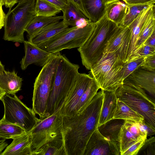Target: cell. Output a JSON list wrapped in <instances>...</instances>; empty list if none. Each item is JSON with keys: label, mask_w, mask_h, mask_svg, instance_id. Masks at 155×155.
<instances>
[{"label": "cell", "mask_w": 155, "mask_h": 155, "mask_svg": "<svg viewBox=\"0 0 155 155\" xmlns=\"http://www.w3.org/2000/svg\"><path fill=\"white\" fill-rule=\"evenodd\" d=\"M103 98L101 90L80 114L70 117H61L66 155H83L88 140L98 127Z\"/></svg>", "instance_id": "6da1fadb"}, {"label": "cell", "mask_w": 155, "mask_h": 155, "mask_svg": "<svg viewBox=\"0 0 155 155\" xmlns=\"http://www.w3.org/2000/svg\"><path fill=\"white\" fill-rule=\"evenodd\" d=\"M79 66L61 54L45 111L46 117L56 113L62 104L79 74Z\"/></svg>", "instance_id": "7a4b0ae2"}, {"label": "cell", "mask_w": 155, "mask_h": 155, "mask_svg": "<svg viewBox=\"0 0 155 155\" xmlns=\"http://www.w3.org/2000/svg\"><path fill=\"white\" fill-rule=\"evenodd\" d=\"M118 25L109 20L105 14L96 22L90 36L78 50L83 65L88 70L101 58L110 37Z\"/></svg>", "instance_id": "3957f363"}, {"label": "cell", "mask_w": 155, "mask_h": 155, "mask_svg": "<svg viewBox=\"0 0 155 155\" xmlns=\"http://www.w3.org/2000/svg\"><path fill=\"white\" fill-rule=\"evenodd\" d=\"M123 64L115 52L106 53L90 70L89 74L101 90L115 92L123 84Z\"/></svg>", "instance_id": "277c9868"}, {"label": "cell", "mask_w": 155, "mask_h": 155, "mask_svg": "<svg viewBox=\"0 0 155 155\" xmlns=\"http://www.w3.org/2000/svg\"><path fill=\"white\" fill-rule=\"evenodd\" d=\"M36 0H21L5 15L3 39L20 43L24 41V33L28 23L36 16Z\"/></svg>", "instance_id": "5b68a950"}, {"label": "cell", "mask_w": 155, "mask_h": 155, "mask_svg": "<svg viewBox=\"0 0 155 155\" xmlns=\"http://www.w3.org/2000/svg\"><path fill=\"white\" fill-rule=\"evenodd\" d=\"M118 100L142 115L147 125L155 130L154 101L143 89L123 84L115 92Z\"/></svg>", "instance_id": "8992f818"}, {"label": "cell", "mask_w": 155, "mask_h": 155, "mask_svg": "<svg viewBox=\"0 0 155 155\" xmlns=\"http://www.w3.org/2000/svg\"><path fill=\"white\" fill-rule=\"evenodd\" d=\"M53 54L48 61L42 67L34 84L32 110L40 119L46 117L45 111L51 89L55 71L61 54Z\"/></svg>", "instance_id": "52a82bcc"}, {"label": "cell", "mask_w": 155, "mask_h": 155, "mask_svg": "<svg viewBox=\"0 0 155 155\" xmlns=\"http://www.w3.org/2000/svg\"><path fill=\"white\" fill-rule=\"evenodd\" d=\"M96 23L92 22L83 28L77 26L68 28L54 38L37 45L41 49L52 54L65 49L79 48L92 33Z\"/></svg>", "instance_id": "ba28073f"}, {"label": "cell", "mask_w": 155, "mask_h": 155, "mask_svg": "<svg viewBox=\"0 0 155 155\" xmlns=\"http://www.w3.org/2000/svg\"><path fill=\"white\" fill-rule=\"evenodd\" d=\"M61 116L57 113L43 119H39L29 132L31 139V155L45 144L62 141Z\"/></svg>", "instance_id": "9c48e42d"}, {"label": "cell", "mask_w": 155, "mask_h": 155, "mask_svg": "<svg viewBox=\"0 0 155 155\" xmlns=\"http://www.w3.org/2000/svg\"><path fill=\"white\" fill-rule=\"evenodd\" d=\"M1 101L4 108L3 119L18 125L27 132H30L39 120L32 109L28 107L16 94L12 97L6 94Z\"/></svg>", "instance_id": "30bf717a"}, {"label": "cell", "mask_w": 155, "mask_h": 155, "mask_svg": "<svg viewBox=\"0 0 155 155\" xmlns=\"http://www.w3.org/2000/svg\"><path fill=\"white\" fill-rule=\"evenodd\" d=\"M92 78L90 74L79 73L62 104L56 113L61 117H70L76 115V108L80 98Z\"/></svg>", "instance_id": "8fae6325"}, {"label": "cell", "mask_w": 155, "mask_h": 155, "mask_svg": "<svg viewBox=\"0 0 155 155\" xmlns=\"http://www.w3.org/2000/svg\"><path fill=\"white\" fill-rule=\"evenodd\" d=\"M155 15V4L144 8L128 26L130 29L129 44L126 63L137 58L136 46L140 32L147 21Z\"/></svg>", "instance_id": "7c38bea8"}, {"label": "cell", "mask_w": 155, "mask_h": 155, "mask_svg": "<svg viewBox=\"0 0 155 155\" xmlns=\"http://www.w3.org/2000/svg\"><path fill=\"white\" fill-rule=\"evenodd\" d=\"M120 155L119 144L103 136L98 127L93 133L86 145L83 155Z\"/></svg>", "instance_id": "4fadbf2b"}, {"label": "cell", "mask_w": 155, "mask_h": 155, "mask_svg": "<svg viewBox=\"0 0 155 155\" xmlns=\"http://www.w3.org/2000/svg\"><path fill=\"white\" fill-rule=\"evenodd\" d=\"M130 31L128 26L118 25L107 42L103 54L115 52L123 63H126L129 43Z\"/></svg>", "instance_id": "5bb4252c"}, {"label": "cell", "mask_w": 155, "mask_h": 155, "mask_svg": "<svg viewBox=\"0 0 155 155\" xmlns=\"http://www.w3.org/2000/svg\"><path fill=\"white\" fill-rule=\"evenodd\" d=\"M138 121L124 120L121 127L120 136V155L138 141L147 139V133L140 126Z\"/></svg>", "instance_id": "9a60e30c"}, {"label": "cell", "mask_w": 155, "mask_h": 155, "mask_svg": "<svg viewBox=\"0 0 155 155\" xmlns=\"http://www.w3.org/2000/svg\"><path fill=\"white\" fill-rule=\"evenodd\" d=\"M123 84L140 87L148 92L155 99V71L140 67L125 78Z\"/></svg>", "instance_id": "2e32d148"}, {"label": "cell", "mask_w": 155, "mask_h": 155, "mask_svg": "<svg viewBox=\"0 0 155 155\" xmlns=\"http://www.w3.org/2000/svg\"><path fill=\"white\" fill-rule=\"evenodd\" d=\"M25 55L20 63L22 70H25L31 64L43 67L50 60L53 54L48 52L28 41L23 42Z\"/></svg>", "instance_id": "e0dca14e"}, {"label": "cell", "mask_w": 155, "mask_h": 155, "mask_svg": "<svg viewBox=\"0 0 155 155\" xmlns=\"http://www.w3.org/2000/svg\"><path fill=\"white\" fill-rule=\"evenodd\" d=\"M11 143L8 145L0 155H31V139L29 132L13 137Z\"/></svg>", "instance_id": "ac0fdd59"}, {"label": "cell", "mask_w": 155, "mask_h": 155, "mask_svg": "<svg viewBox=\"0 0 155 155\" xmlns=\"http://www.w3.org/2000/svg\"><path fill=\"white\" fill-rule=\"evenodd\" d=\"M102 90L103 98L98 126L113 119L118 100L115 92Z\"/></svg>", "instance_id": "d6986e66"}, {"label": "cell", "mask_w": 155, "mask_h": 155, "mask_svg": "<svg viewBox=\"0 0 155 155\" xmlns=\"http://www.w3.org/2000/svg\"><path fill=\"white\" fill-rule=\"evenodd\" d=\"M22 79L15 71H3L0 73V87L6 94L14 95L20 91Z\"/></svg>", "instance_id": "ffe728a7"}, {"label": "cell", "mask_w": 155, "mask_h": 155, "mask_svg": "<svg viewBox=\"0 0 155 155\" xmlns=\"http://www.w3.org/2000/svg\"><path fill=\"white\" fill-rule=\"evenodd\" d=\"M68 28V26L62 21L51 23L44 28L31 42L37 45L45 42L55 37Z\"/></svg>", "instance_id": "44dd1931"}, {"label": "cell", "mask_w": 155, "mask_h": 155, "mask_svg": "<svg viewBox=\"0 0 155 155\" xmlns=\"http://www.w3.org/2000/svg\"><path fill=\"white\" fill-rule=\"evenodd\" d=\"M62 19V16L52 17L36 16L28 23L25 30L28 34V41L31 42L39 32L49 24Z\"/></svg>", "instance_id": "7402d4cb"}, {"label": "cell", "mask_w": 155, "mask_h": 155, "mask_svg": "<svg viewBox=\"0 0 155 155\" xmlns=\"http://www.w3.org/2000/svg\"><path fill=\"white\" fill-rule=\"evenodd\" d=\"M124 120L113 119L99 126L98 129L104 137L119 144L120 131Z\"/></svg>", "instance_id": "603a6c76"}, {"label": "cell", "mask_w": 155, "mask_h": 155, "mask_svg": "<svg viewBox=\"0 0 155 155\" xmlns=\"http://www.w3.org/2000/svg\"><path fill=\"white\" fill-rule=\"evenodd\" d=\"M129 9V7L124 2L120 0L106 5L105 14L109 20L120 25Z\"/></svg>", "instance_id": "cb8c5ba5"}, {"label": "cell", "mask_w": 155, "mask_h": 155, "mask_svg": "<svg viewBox=\"0 0 155 155\" xmlns=\"http://www.w3.org/2000/svg\"><path fill=\"white\" fill-rule=\"evenodd\" d=\"M84 9L87 18L96 23L105 13L106 6L103 0H82Z\"/></svg>", "instance_id": "d4e9b609"}, {"label": "cell", "mask_w": 155, "mask_h": 155, "mask_svg": "<svg viewBox=\"0 0 155 155\" xmlns=\"http://www.w3.org/2000/svg\"><path fill=\"white\" fill-rule=\"evenodd\" d=\"M113 119L134 121L144 120V118L142 115L134 111L124 103L118 100H117V106Z\"/></svg>", "instance_id": "484cf974"}, {"label": "cell", "mask_w": 155, "mask_h": 155, "mask_svg": "<svg viewBox=\"0 0 155 155\" xmlns=\"http://www.w3.org/2000/svg\"><path fill=\"white\" fill-rule=\"evenodd\" d=\"M100 88L93 78L88 87L82 95L76 108V114L81 112L88 105Z\"/></svg>", "instance_id": "4316f807"}, {"label": "cell", "mask_w": 155, "mask_h": 155, "mask_svg": "<svg viewBox=\"0 0 155 155\" xmlns=\"http://www.w3.org/2000/svg\"><path fill=\"white\" fill-rule=\"evenodd\" d=\"M68 1L67 5L62 12V21L68 26H75L79 20L87 17L71 1L68 0Z\"/></svg>", "instance_id": "83f0119b"}, {"label": "cell", "mask_w": 155, "mask_h": 155, "mask_svg": "<svg viewBox=\"0 0 155 155\" xmlns=\"http://www.w3.org/2000/svg\"><path fill=\"white\" fill-rule=\"evenodd\" d=\"M35 10L37 16L52 17L61 12L60 9L46 0H36Z\"/></svg>", "instance_id": "f1b7e54d"}, {"label": "cell", "mask_w": 155, "mask_h": 155, "mask_svg": "<svg viewBox=\"0 0 155 155\" xmlns=\"http://www.w3.org/2000/svg\"><path fill=\"white\" fill-rule=\"evenodd\" d=\"M27 132L20 126L0 120V138L5 140L12 139L16 136Z\"/></svg>", "instance_id": "f546056e"}, {"label": "cell", "mask_w": 155, "mask_h": 155, "mask_svg": "<svg viewBox=\"0 0 155 155\" xmlns=\"http://www.w3.org/2000/svg\"><path fill=\"white\" fill-rule=\"evenodd\" d=\"M33 155H66L62 141L48 143L42 147Z\"/></svg>", "instance_id": "4dcf8cb0"}, {"label": "cell", "mask_w": 155, "mask_h": 155, "mask_svg": "<svg viewBox=\"0 0 155 155\" xmlns=\"http://www.w3.org/2000/svg\"><path fill=\"white\" fill-rule=\"evenodd\" d=\"M155 32V15L153 16L147 22L142 29L136 46V56L138 58L137 52L144 45L147 39Z\"/></svg>", "instance_id": "1f68e13d"}, {"label": "cell", "mask_w": 155, "mask_h": 155, "mask_svg": "<svg viewBox=\"0 0 155 155\" xmlns=\"http://www.w3.org/2000/svg\"><path fill=\"white\" fill-rule=\"evenodd\" d=\"M149 5H140L128 6L129 7L128 11L121 24L119 25L128 26L144 8Z\"/></svg>", "instance_id": "d6a6232c"}, {"label": "cell", "mask_w": 155, "mask_h": 155, "mask_svg": "<svg viewBox=\"0 0 155 155\" xmlns=\"http://www.w3.org/2000/svg\"><path fill=\"white\" fill-rule=\"evenodd\" d=\"M146 57H140L126 63H124L122 70L123 80L131 73L141 67L145 61Z\"/></svg>", "instance_id": "836d02e7"}, {"label": "cell", "mask_w": 155, "mask_h": 155, "mask_svg": "<svg viewBox=\"0 0 155 155\" xmlns=\"http://www.w3.org/2000/svg\"><path fill=\"white\" fill-rule=\"evenodd\" d=\"M155 138L154 137L146 139L140 149L144 155H155Z\"/></svg>", "instance_id": "e575fe53"}, {"label": "cell", "mask_w": 155, "mask_h": 155, "mask_svg": "<svg viewBox=\"0 0 155 155\" xmlns=\"http://www.w3.org/2000/svg\"><path fill=\"white\" fill-rule=\"evenodd\" d=\"M145 139H142L131 146L126 150L121 153V155H136L144 144Z\"/></svg>", "instance_id": "d590c367"}, {"label": "cell", "mask_w": 155, "mask_h": 155, "mask_svg": "<svg viewBox=\"0 0 155 155\" xmlns=\"http://www.w3.org/2000/svg\"><path fill=\"white\" fill-rule=\"evenodd\" d=\"M138 57H147L155 54V47L144 45L137 52Z\"/></svg>", "instance_id": "8d00e7d4"}, {"label": "cell", "mask_w": 155, "mask_h": 155, "mask_svg": "<svg viewBox=\"0 0 155 155\" xmlns=\"http://www.w3.org/2000/svg\"><path fill=\"white\" fill-rule=\"evenodd\" d=\"M141 67L150 71H155V54L146 57Z\"/></svg>", "instance_id": "74e56055"}, {"label": "cell", "mask_w": 155, "mask_h": 155, "mask_svg": "<svg viewBox=\"0 0 155 155\" xmlns=\"http://www.w3.org/2000/svg\"><path fill=\"white\" fill-rule=\"evenodd\" d=\"M128 6L155 4V0H121Z\"/></svg>", "instance_id": "f35d334b"}, {"label": "cell", "mask_w": 155, "mask_h": 155, "mask_svg": "<svg viewBox=\"0 0 155 155\" xmlns=\"http://www.w3.org/2000/svg\"><path fill=\"white\" fill-rule=\"evenodd\" d=\"M61 9L63 12L67 5L68 0H46Z\"/></svg>", "instance_id": "ab89813d"}, {"label": "cell", "mask_w": 155, "mask_h": 155, "mask_svg": "<svg viewBox=\"0 0 155 155\" xmlns=\"http://www.w3.org/2000/svg\"><path fill=\"white\" fill-rule=\"evenodd\" d=\"M138 123L141 128L147 133V136H151L155 134V130L146 124L144 120L139 121Z\"/></svg>", "instance_id": "60d3db41"}, {"label": "cell", "mask_w": 155, "mask_h": 155, "mask_svg": "<svg viewBox=\"0 0 155 155\" xmlns=\"http://www.w3.org/2000/svg\"><path fill=\"white\" fill-rule=\"evenodd\" d=\"M71 1L87 18L83 8L82 0H69Z\"/></svg>", "instance_id": "b9f144b4"}, {"label": "cell", "mask_w": 155, "mask_h": 155, "mask_svg": "<svg viewBox=\"0 0 155 155\" xmlns=\"http://www.w3.org/2000/svg\"><path fill=\"white\" fill-rule=\"evenodd\" d=\"M144 45L155 47V32H154L146 41Z\"/></svg>", "instance_id": "7bdbcfd3"}, {"label": "cell", "mask_w": 155, "mask_h": 155, "mask_svg": "<svg viewBox=\"0 0 155 155\" xmlns=\"http://www.w3.org/2000/svg\"><path fill=\"white\" fill-rule=\"evenodd\" d=\"M5 14L2 9V5H0V30L4 26Z\"/></svg>", "instance_id": "ee69618b"}, {"label": "cell", "mask_w": 155, "mask_h": 155, "mask_svg": "<svg viewBox=\"0 0 155 155\" xmlns=\"http://www.w3.org/2000/svg\"><path fill=\"white\" fill-rule=\"evenodd\" d=\"M4 5L6 8L11 9L14 5L18 3V0H4Z\"/></svg>", "instance_id": "f6af8a7d"}, {"label": "cell", "mask_w": 155, "mask_h": 155, "mask_svg": "<svg viewBox=\"0 0 155 155\" xmlns=\"http://www.w3.org/2000/svg\"><path fill=\"white\" fill-rule=\"evenodd\" d=\"M5 140V139L0 138V154L8 145Z\"/></svg>", "instance_id": "bcb514c9"}, {"label": "cell", "mask_w": 155, "mask_h": 155, "mask_svg": "<svg viewBox=\"0 0 155 155\" xmlns=\"http://www.w3.org/2000/svg\"><path fill=\"white\" fill-rule=\"evenodd\" d=\"M120 0H103V3L106 6L111 3Z\"/></svg>", "instance_id": "7dc6e473"}, {"label": "cell", "mask_w": 155, "mask_h": 155, "mask_svg": "<svg viewBox=\"0 0 155 155\" xmlns=\"http://www.w3.org/2000/svg\"><path fill=\"white\" fill-rule=\"evenodd\" d=\"M6 94V92L0 87V100H1Z\"/></svg>", "instance_id": "c3c4849f"}, {"label": "cell", "mask_w": 155, "mask_h": 155, "mask_svg": "<svg viewBox=\"0 0 155 155\" xmlns=\"http://www.w3.org/2000/svg\"><path fill=\"white\" fill-rule=\"evenodd\" d=\"M4 70H5L4 67L0 61V73Z\"/></svg>", "instance_id": "681fc988"}, {"label": "cell", "mask_w": 155, "mask_h": 155, "mask_svg": "<svg viewBox=\"0 0 155 155\" xmlns=\"http://www.w3.org/2000/svg\"><path fill=\"white\" fill-rule=\"evenodd\" d=\"M0 5H1L2 6L4 5V0H0Z\"/></svg>", "instance_id": "f907efd6"}, {"label": "cell", "mask_w": 155, "mask_h": 155, "mask_svg": "<svg viewBox=\"0 0 155 155\" xmlns=\"http://www.w3.org/2000/svg\"><path fill=\"white\" fill-rule=\"evenodd\" d=\"M21 0H18V2H19V1H21Z\"/></svg>", "instance_id": "816d5d0a"}]
</instances>
